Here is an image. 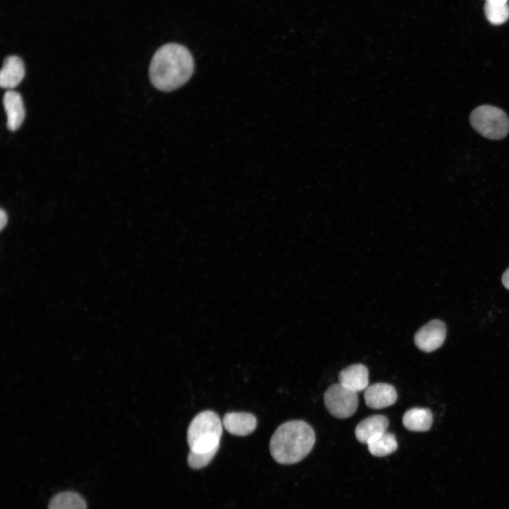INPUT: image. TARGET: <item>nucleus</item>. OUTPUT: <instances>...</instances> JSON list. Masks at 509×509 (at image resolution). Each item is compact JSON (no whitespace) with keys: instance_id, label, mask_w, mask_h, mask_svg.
Segmentation results:
<instances>
[{"instance_id":"1","label":"nucleus","mask_w":509,"mask_h":509,"mask_svg":"<svg viewBox=\"0 0 509 509\" xmlns=\"http://www.w3.org/2000/svg\"><path fill=\"white\" fill-rule=\"evenodd\" d=\"M194 72V59L185 46L168 43L153 54L149 66L151 82L157 89L169 92L186 82Z\"/></svg>"},{"instance_id":"2","label":"nucleus","mask_w":509,"mask_h":509,"mask_svg":"<svg viewBox=\"0 0 509 509\" xmlns=\"http://www.w3.org/2000/svg\"><path fill=\"white\" fill-rule=\"evenodd\" d=\"M315 434L312 427L301 420L281 424L273 434L269 444L272 457L280 464H295L312 450Z\"/></svg>"},{"instance_id":"3","label":"nucleus","mask_w":509,"mask_h":509,"mask_svg":"<svg viewBox=\"0 0 509 509\" xmlns=\"http://www.w3.org/2000/svg\"><path fill=\"white\" fill-rule=\"evenodd\" d=\"M223 423L216 413L204 411L191 421L187 433L190 451L207 452L218 450L223 431Z\"/></svg>"},{"instance_id":"4","label":"nucleus","mask_w":509,"mask_h":509,"mask_svg":"<svg viewBox=\"0 0 509 509\" xmlns=\"http://www.w3.org/2000/svg\"><path fill=\"white\" fill-rule=\"evenodd\" d=\"M469 122L479 134L489 139H502L509 132L507 114L493 105H483L474 109L470 114Z\"/></svg>"},{"instance_id":"5","label":"nucleus","mask_w":509,"mask_h":509,"mask_svg":"<svg viewBox=\"0 0 509 509\" xmlns=\"http://www.w3.org/2000/svg\"><path fill=\"white\" fill-rule=\"evenodd\" d=\"M324 402L327 409L332 416L346 419L356 412L358 398L356 392L337 383L327 389L324 394Z\"/></svg>"},{"instance_id":"6","label":"nucleus","mask_w":509,"mask_h":509,"mask_svg":"<svg viewBox=\"0 0 509 509\" xmlns=\"http://www.w3.org/2000/svg\"><path fill=\"white\" fill-rule=\"evenodd\" d=\"M445 337V323L440 320H433L416 332L414 342L420 350L431 352L442 346Z\"/></svg>"},{"instance_id":"7","label":"nucleus","mask_w":509,"mask_h":509,"mask_svg":"<svg viewBox=\"0 0 509 509\" xmlns=\"http://www.w3.org/2000/svg\"><path fill=\"white\" fill-rule=\"evenodd\" d=\"M397 399L396 389L390 384L378 382L368 386L364 392L365 404L374 409L394 404Z\"/></svg>"},{"instance_id":"8","label":"nucleus","mask_w":509,"mask_h":509,"mask_svg":"<svg viewBox=\"0 0 509 509\" xmlns=\"http://www.w3.org/2000/svg\"><path fill=\"white\" fill-rule=\"evenodd\" d=\"M223 426L230 433L245 436L252 433L257 426L256 417L246 412H229L223 418Z\"/></svg>"},{"instance_id":"9","label":"nucleus","mask_w":509,"mask_h":509,"mask_svg":"<svg viewBox=\"0 0 509 509\" xmlns=\"http://www.w3.org/2000/svg\"><path fill=\"white\" fill-rule=\"evenodd\" d=\"M389 426L388 419L383 415H373L361 421L356 427V439L364 444L386 432Z\"/></svg>"},{"instance_id":"10","label":"nucleus","mask_w":509,"mask_h":509,"mask_svg":"<svg viewBox=\"0 0 509 509\" xmlns=\"http://www.w3.org/2000/svg\"><path fill=\"white\" fill-rule=\"evenodd\" d=\"M3 105L7 116V127L11 131L17 130L25 117V109L21 95L16 91L8 90L3 98Z\"/></svg>"},{"instance_id":"11","label":"nucleus","mask_w":509,"mask_h":509,"mask_svg":"<svg viewBox=\"0 0 509 509\" xmlns=\"http://www.w3.org/2000/svg\"><path fill=\"white\" fill-rule=\"evenodd\" d=\"M25 67L22 59L16 55L5 58L0 72V85L1 88L12 89L23 80Z\"/></svg>"},{"instance_id":"12","label":"nucleus","mask_w":509,"mask_h":509,"mask_svg":"<svg viewBox=\"0 0 509 509\" xmlns=\"http://www.w3.org/2000/svg\"><path fill=\"white\" fill-rule=\"evenodd\" d=\"M339 383L356 392L364 390L368 387V370L361 363L349 365L340 371Z\"/></svg>"},{"instance_id":"13","label":"nucleus","mask_w":509,"mask_h":509,"mask_svg":"<svg viewBox=\"0 0 509 509\" xmlns=\"http://www.w3.org/2000/svg\"><path fill=\"white\" fill-rule=\"evenodd\" d=\"M433 422V415L426 408H413L405 412L402 418L404 426L411 431H427Z\"/></svg>"},{"instance_id":"14","label":"nucleus","mask_w":509,"mask_h":509,"mask_svg":"<svg viewBox=\"0 0 509 509\" xmlns=\"http://www.w3.org/2000/svg\"><path fill=\"white\" fill-rule=\"evenodd\" d=\"M48 509H86V503L78 493L64 491L52 497Z\"/></svg>"},{"instance_id":"15","label":"nucleus","mask_w":509,"mask_h":509,"mask_svg":"<svg viewBox=\"0 0 509 509\" xmlns=\"http://www.w3.org/2000/svg\"><path fill=\"white\" fill-rule=\"evenodd\" d=\"M367 445L370 452L377 457L387 456L397 449L394 435L387 431L371 440Z\"/></svg>"},{"instance_id":"16","label":"nucleus","mask_w":509,"mask_h":509,"mask_svg":"<svg viewBox=\"0 0 509 509\" xmlns=\"http://www.w3.org/2000/svg\"><path fill=\"white\" fill-rule=\"evenodd\" d=\"M484 10L486 19L493 25H501L509 18V6L507 1H486Z\"/></svg>"},{"instance_id":"17","label":"nucleus","mask_w":509,"mask_h":509,"mask_svg":"<svg viewBox=\"0 0 509 509\" xmlns=\"http://www.w3.org/2000/svg\"><path fill=\"white\" fill-rule=\"evenodd\" d=\"M218 450L207 452H194L190 451L187 456V463L191 468L201 469L209 464Z\"/></svg>"},{"instance_id":"18","label":"nucleus","mask_w":509,"mask_h":509,"mask_svg":"<svg viewBox=\"0 0 509 509\" xmlns=\"http://www.w3.org/2000/svg\"><path fill=\"white\" fill-rule=\"evenodd\" d=\"M8 221V216L6 212L4 209H1L0 212V227L1 229L3 230V228L6 226Z\"/></svg>"},{"instance_id":"19","label":"nucleus","mask_w":509,"mask_h":509,"mask_svg":"<svg viewBox=\"0 0 509 509\" xmlns=\"http://www.w3.org/2000/svg\"><path fill=\"white\" fill-rule=\"evenodd\" d=\"M502 283L505 288L509 290V268H508L502 276Z\"/></svg>"},{"instance_id":"20","label":"nucleus","mask_w":509,"mask_h":509,"mask_svg":"<svg viewBox=\"0 0 509 509\" xmlns=\"http://www.w3.org/2000/svg\"><path fill=\"white\" fill-rule=\"evenodd\" d=\"M486 1H508V0H485Z\"/></svg>"}]
</instances>
